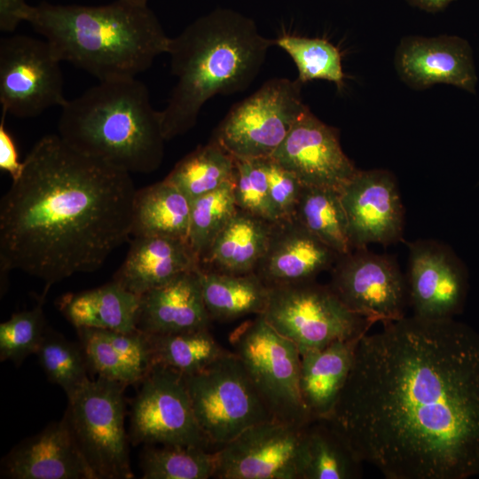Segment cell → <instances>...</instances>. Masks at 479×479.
<instances>
[{"label":"cell","instance_id":"cell-1","mask_svg":"<svg viewBox=\"0 0 479 479\" xmlns=\"http://www.w3.org/2000/svg\"><path fill=\"white\" fill-rule=\"evenodd\" d=\"M363 334L326 420L388 479L479 475V334L416 315Z\"/></svg>","mask_w":479,"mask_h":479},{"label":"cell","instance_id":"cell-5","mask_svg":"<svg viewBox=\"0 0 479 479\" xmlns=\"http://www.w3.org/2000/svg\"><path fill=\"white\" fill-rule=\"evenodd\" d=\"M137 78L99 82L60 107L58 135L71 147L130 174L157 169L165 138L161 111Z\"/></svg>","mask_w":479,"mask_h":479},{"label":"cell","instance_id":"cell-3","mask_svg":"<svg viewBox=\"0 0 479 479\" xmlns=\"http://www.w3.org/2000/svg\"><path fill=\"white\" fill-rule=\"evenodd\" d=\"M273 44L275 39L261 35L251 18L227 8L197 18L170 38L167 53L177 83L161 111L165 140L192 129L214 96L247 90Z\"/></svg>","mask_w":479,"mask_h":479},{"label":"cell","instance_id":"cell-2","mask_svg":"<svg viewBox=\"0 0 479 479\" xmlns=\"http://www.w3.org/2000/svg\"><path fill=\"white\" fill-rule=\"evenodd\" d=\"M0 200L1 273L21 271L49 287L97 271L131 236V174L58 134L32 147Z\"/></svg>","mask_w":479,"mask_h":479},{"label":"cell","instance_id":"cell-8","mask_svg":"<svg viewBox=\"0 0 479 479\" xmlns=\"http://www.w3.org/2000/svg\"><path fill=\"white\" fill-rule=\"evenodd\" d=\"M184 377L197 422L216 450L247 428L273 419L234 352Z\"/></svg>","mask_w":479,"mask_h":479},{"label":"cell","instance_id":"cell-32","mask_svg":"<svg viewBox=\"0 0 479 479\" xmlns=\"http://www.w3.org/2000/svg\"><path fill=\"white\" fill-rule=\"evenodd\" d=\"M147 337L153 365L184 376L203 371L228 351L216 341L209 328Z\"/></svg>","mask_w":479,"mask_h":479},{"label":"cell","instance_id":"cell-28","mask_svg":"<svg viewBox=\"0 0 479 479\" xmlns=\"http://www.w3.org/2000/svg\"><path fill=\"white\" fill-rule=\"evenodd\" d=\"M199 277L211 320L261 315L266 309L270 287L255 272L236 275L199 268Z\"/></svg>","mask_w":479,"mask_h":479},{"label":"cell","instance_id":"cell-6","mask_svg":"<svg viewBox=\"0 0 479 479\" xmlns=\"http://www.w3.org/2000/svg\"><path fill=\"white\" fill-rule=\"evenodd\" d=\"M230 342L274 420L297 427L312 421L301 396V354L293 342L257 315L236 328Z\"/></svg>","mask_w":479,"mask_h":479},{"label":"cell","instance_id":"cell-29","mask_svg":"<svg viewBox=\"0 0 479 479\" xmlns=\"http://www.w3.org/2000/svg\"><path fill=\"white\" fill-rule=\"evenodd\" d=\"M362 463L343 436L324 419L303 428L302 479H356Z\"/></svg>","mask_w":479,"mask_h":479},{"label":"cell","instance_id":"cell-36","mask_svg":"<svg viewBox=\"0 0 479 479\" xmlns=\"http://www.w3.org/2000/svg\"><path fill=\"white\" fill-rule=\"evenodd\" d=\"M237 210L233 180L192 200L188 243L200 263L215 238Z\"/></svg>","mask_w":479,"mask_h":479},{"label":"cell","instance_id":"cell-37","mask_svg":"<svg viewBox=\"0 0 479 479\" xmlns=\"http://www.w3.org/2000/svg\"><path fill=\"white\" fill-rule=\"evenodd\" d=\"M42 302L35 308L16 312L0 324V359L20 365L35 354L47 329Z\"/></svg>","mask_w":479,"mask_h":479},{"label":"cell","instance_id":"cell-31","mask_svg":"<svg viewBox=\"0 0 479 479\" xmlns=\"http://www.w3.org/2000/svg\"><path fill=\"white\" fill-rule=\"evenodd\" d=\"M236 160L210 139L180 160L166 177L191 201L232 181Z\"/></svg>","mask_w":479,"mask_h":479},{"label":"cell","instance_id":"cell-12","mask_svg":"<svg viewBox=\"0 0 479 479\" xmlns=\"http://www.w3.org/2000/svg\"><path fill=\"white\" fill-rule=\"evenodd\" d=\"M140 384L130 414L134 444L213 447L197 422L184 375L155 364Z\"/></svg>","mask_w":479,"mask_h":479},{"label":"cell","instance_id":"cell-10","mask_svg":"<svg viewBox=\"0 0 479 479\" xmlns=\"http://www.w3.org/2000/svg\"><path fill=\"white\" fill-rule=\"evenodd\" d=\"M297 79L273 78L236 104L210 139L236 160L271 157L309 108Z\"/></svg>","mask_w":479,"mask_h":479},{"label":"cell","instance_id":"cell-42","mask_svg":"<svg viewBox=\"0 0 479 479\" xmlns=\"http://www.w3.org/2000/svg\"><path fill=\"white\" fill-rule=\"evenodd\" d=\"M412 4L428 12H438L454 0H409Z\"/></svg>","mask_w":479,"mask_h":479},{"label":"cell","instance_id":"cell-40","mask_svg":"<svg viewBox=\"0 0 479 479\" xmlns=\"http://www.w3.org/2000/svg\"><path fill=\"white\" fill-rule=\"evenodd\" d=\"M5 115L3 112L0 122V169L7 172L13 180L21 174L24 161H20L13 138L5 128Z\"/></svg>","mask_w":479,"mask_h":479},{"label":"cell","instance_id":"cell-26","mask_svg":"<svg viewBox=\"0 0 479 479\" xmlns=\"http://www.w3.org/2000/svg\"><path fill=\"white\" fill-rule=\"evenodd\" d=\"M57 306L75 329L137 330L139 295L114 279L97 288L66 294Z\"/></svg>","mask_w":479,"mask_h":479},{"label":"cell","instance_id":"cell-23","mask_svg":"<svg viewBox=\"0 0 479 479\" xmlns=\"http://www.w3.org/2000/svg\"><path fill=\"white\" fill-rule=\"evenodd\" d=\"M89 368L99 377L128 385L140 383L153 365L147 334L76 328Z\"/></svg>","mask_w":479,"mask_h":479},{"label":"cell","instance_id":"cell-4","mask_svg":"<svg viewBox=\"0 0 479 479\" xmlns=\"http://www.w3.org/2000/svg\"><path fill=\"white\" fill-rule=\"evenodd\" d=\"M25 21L67 61L99 82L136 78L167 53L170 37L147 4L28 5Z\"/></svg>","mask_w":479,"mask_h":479},{"label":"cell","instance_id":"cell-38","mask_svg":"<svg viewBox=\"0 0 479 479\" xmlns=\"http://www.w3.org/2000/svg\"><path fill=\"white\" fill-rule=\"evenodd\" d=\"M233 192L239 209L269 223L279 222L270 198L265 158L236 160Z\"/></svg>","mask_w":479,"mask_h":479},{"label":"cell","instance_id":"cell-30","mask_svg":"<svg viewBox=\"0 0 479 479\" xmlns=\"http://www.w3.org/2000/svg\"><path fill=\"white\" fill-rule=\"evenodd\" d=\"M294 217L339 255L352 250L338 189L303 185Z\"/></svg>","mask_w":479,"mask_h":479},{"label":"cell","instance_id":"cell-18","mask_svg":"<svg viewBox=\"0 0 479 479\" xmlns=\"http://www.w3.org/2000/svg\"><path fill=\"white\" fill-rule=\"evenodd\" d=\"M396 64L399 75L412 88L445 83L475 93L477 76L473 51L464 38H404L397 49Z\"/></svg>","mask_w":479,"mask_h":479},{"label":"cell","instance_id":"cell-27","mask_svg":"<svg viewBox=\"0 0 479 479\" xmlns=\"http://www.w3.org/2000/svg\"><path fill=\"white\" fill-rule=\"evenodd\" d=\"M191 200L166 179L137 190L131 236H161L188 241Z\"/></svg>","mask_w":479,"mask_h":479},{"label":"cell","instance_id":"cell-11","mask_svg":"<svg viewBox=\"0 0 479 479\" xmlns=\"http://www.w3.org/2000/svg\"><path fill=\"white\" fill-rule=\"evenodd\" d=\"M60 62L45 39L21 35L1 38L2 112L33 118L51 107H62L67 99Z\"/></svg>","mask_w":479,"mask_h":479},{"label":"cell","instance_id":"cell-24","mask_svg":"<svg viewBox=\"0 0 479 479\" xmlns=\"http://www.w3.org/2000/svg\"><path fill=\"white\" fill-rule=\"evenodd\" d=\"M360 337L300 353V391L312 420L331 414L350 372Z\"/></svg>","mask_w":479,"mask_h":479},{"label":"cell","instance_id":"cell-25","mask_svg":"<svg viewBox=\"0 0 479 479\" xmlns=\"http://www.w3.org/2000/svg\"><path fill=\"white\" fill-rule=\"evenodd\" d=\"M273 224L238 208L213 240L200 268L236 275L255 272L266 252Z\"/></svg>","mask_w":479,"mask_h":479},{"label":"cell","instance_id":"cell-9","mask_svg":"<svg viewBox=\"0 0 479 479\" xmlns=\"http://www.w3.org/2000/svg\"><path fill=\"white\" fill-rule=\"evenodd\" d=\"M126 384L90 380L71 399L64 414L96 479H131L125 430Z\"/></svg>","mask_w":479,"mask_h":479},{"label":"cell","instance_id":"cell-15","mask_svg":"<svg viewBox=\"0 0 479 479\" xmlns=\"http://www.w3.org/2000/svg\"><path fill=\"white\" fill-rule=\"evenodd\" d=\"M339 192L352 250L371 243L387 246L402 239L404 208L391 172L357 169Z\"/></svg>","mask_w":479,"mask_h":479},{"label":"cell","instance_id":"cell-22","mask_svg":"<svg viewBox=\"0 0 479 479\" xmlns=\"http://www.w3.org/2000/svg\"><path fill=\"white\" fill-rule=\"evenodd\" d=\"M199 268L200 260L187 240L137 236L133 237L127 256L113 279L140 296Z\"/></svg>","mask_w":479,"mask_h":479},{"label":"cell","instance_id":"cell-33","mask_svg":"<svg viewBox=\"0 0 479 479\" xmlns=\"http://www.w3.org/2000/svg\"><path fill=\"white\" fill-rule=\"evenodd\" d=\"M146 445L141 453L143 479H208L214 477L216 451L193 445Z\"/></svg>","mask_w":479,"mask_h":479},{"label":"cell","instance_id":"cell-39","mask_svg":"<svg viewBox=\"0 0 479 479\" xmlns=\"http://www.w3.org/2000/svg\"><path fill=\"white\" fill-rule=\"evenodd\" d=\"M269 192L279 221L294 216L303 185L273 158H265Z\"/></svg>","mask_w":479,"mask_h":479},{"label":"cell","instance_id":"cell-41","mask_svg":"<svg viewBox=\"0 0 479 479\" xmlns=\"http://www.w3.org/2000/svg\"><path fill=\"white\" fill-rule=\"evenodd\" d=\"M29 4L25 0H0V30L12 33L25 21V13Z\"/></svg>","mask_w":479,"mask_h":479},{"label":"cell","instance_id":"cell-7","mask_svg":"<svg viewBox=\"0 0 479 479\" xmlns=\"http://www.w3.org/2000/svg\"><path fill=\"white\" fill-rule=\"evenodd\" d=\"M261 316L300 353L358 338L373 324L350 311L328 285L315 280L270 287Z\"/></svg>","mask_w":479,"mask_h":479},{"label":"cell","instance_id":"cell-13","mask_svg":"<svg viewBox=\"0 0 479 479\" xmlns=\"http://www.w3.org/2000/svg\"><path fill=\"white\" fill-rule=\"evenodd\" d=\"M331 269L328 286L353 313L372 323L405 316L407 282L394 257L355 248L339 255Z\"/></svg>","mask_w":479,"mask_h":479},{"label":"cell","instance_id":"cell-21","mask_svg":"<svg viewBox=\"0 0 479 479\" xmlns=\"http://www.w3.org/2000/svg\"><path fill=\"white\" fill-rule=\"evenodd\" d=\"M199 269L176 277L139 296L137 330L146 334H171L209 328Z\"/></svg>","mask_w":479,"mask_h":479},{"label":"cell","instance_id":"cell-34","mask_svg":"<svg viewBox=\"0 0 479 479\" xmlns=\"http://www.w3.org/2000/svg\"><path fill=\"white\" fill-rule=\"evenodd\" d=\"M50 381L65 391L71 399L89 381V365L79 343L66 339L47 327L35 353Z\"/></svg>","mask_w":479,"mask_h":479},{"label":"cell","instance_id":"cell-19","mask_svg":"<svg viewBox=\"0 0 479 479\" xmlns=\"http://www.w3.org/2000/svg\"><path fill=\"white\" fill-rule=\"evenodd\" d=\"M1 470L11 479H96L65 416L15 446Z\"/></svg>","mask_w":479,"mask_h":479},{"label":"cell","instance_id":"cell-14","mask_svg":"<svg viewBox=\"0 0 479 479\" xmlns=\"http://www.w3.org/2000/svg\"><path fill=\"white\" fill-rule=\"evenodd\" d=\"M304 427L272 419L247 428L216 450L214 478L302 479Z\"/></svg>","mask_w":479,"mask_h":479},{"label":"cell","instance_id":"cell-20","mask_svg":"<svg viewBox=\"0 0 479 479\" xmlns=\"http://www.w3.org/2000/svg\"><path fill=\"white\" fill-rule=\"evenodd\" d=\"M339 255L294 217L272 224L266 252L255 273L270 287L315 280Z\"/></svg>","mask_w":479,"mask_h":479},{"label":"cell","instance_id":"cell-43","mask_svg":"<svg viewBox=\"0 0 479 479\" xmlns=\"http://www.w3.org/2000/svg\"><path fill=\"white\" fill-rule=\"evenodd\" d=\"M127 1L141 4H147V2H148V0H127Z\"/></svg>","mask_w":479,"mask_h":479},{"label":"cell","instance_id":"cell-35","mask_svg":"<svg viewBox=\"0 0 479 479\" xmlns=\"http://www.w3.org/2000/svg\"><path fill=\"white\" fill-rule=\"evenodd\" d=\"M275 45L291 57L298 69L297 80L301 83L322 79L335 83L339 90L343 87L341 53L329 41L283 35L275 39Z\"/></svg>","mask_w":479,"mask_h":479},{"label":"cell","instance_id":"cell-17","mask_svg":"<svg viewBox=\"0 0 479 479\" xmlns=\"http://www.w3.org/2000/svg\"><path fill=\"white\" fill-rule=\"evenodd\" d=\"M303 185L340 189L357 170L342 149L338 131L308 108L271 155Z\"/></svg>","mask_w":479,"mask_h":479},{"label":"cell","instance_id":"cell-16","mask_svg":"<svg viewBox=\"0 0 479 479\" xmlns=\"http://www.w3.org/2000/svg\"><path fill=\"white\" fill-rule=\"evenodd\" d=\"M406 277L413 315L428 318H453L463 309L467 272L446 245L419 240L408 244Z\"/></svg>","mask_w":479,"mask_h":479}]
</instances>
